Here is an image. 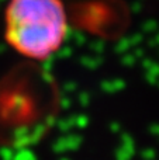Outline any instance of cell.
<instances>
[{"instance_id": "obj_1", "label": "cell", "mask_w": 159, "mask_h": 160, "mask_svg": "<svg viewBox=\"0 0 159 160\" xmlns=\"http://www.w3.org/2000/svg\"><path fill=\"white\" fill-rule=\"evenodd\" d=\"M69 22L62 0H8L4 39L28 61H47L66 41Z\"/></svg>"}]
</instances>
